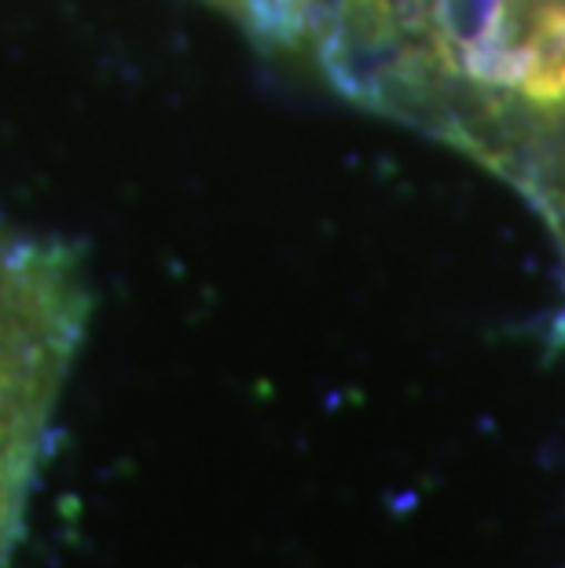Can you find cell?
Returning a JSON list of instances; mask_svg holds the SVG:
<instances>
[{
  "label": "cell",
  "mask_w": 565,
  "mask_h": 568,
  "mask_svg": "<svg viewBox=\"0 0 565 568\" xmlns=\"http://www.w3.org/2000/svg\"><path fill=\"white\" fill-rule=\"evenodd\" d=\"M85 326L89 286L78 253L0 221V568H16Z\"/></svg>",
  "instance_id": "6da1fadb"
},
{
  "label": "cell",
  "mask_w": 565,
  "mask_h": 568,
  "mask_svg": "<svg viewBox=\"0 0 565 568\" xmlns=\"http://www.w3.org/2000/svg\"><path fill=\"white\" fill-rule=\"evenodd\" d=\"M525 81L522 92L536 103L565 100V4L533 11L525 22Z\"/></svg>",
  "instance_id": "7a4b0ae2"
}]
</instances>
